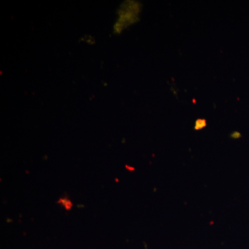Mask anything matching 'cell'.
<instances>
[{"instance_id":"obj_1","label":"cell","mask_w":249,"mask_h":249,"mask_svg":"<svg viewBox=\"0 0 249 249\" xmlns=\"http://www.w3.org/2000/svg\"><path fill=\"white\" fill-rule=\"evenodd\" d=\"M206 124H207V123H206V121L205 120V119H197V120L196 121V124H195V129L199 130V129L204 128Z\"/></svg>"},{"instance_id":"obj_2","label":"cell","mask_w":249,"mask_h":249,"mask_svg":"<svg viewBox=\"0 0 249 249\" xmlns=\"http://www.w3.org/2000/svg\"><path fill=\"white\" fill-rule=\"evenodd\" d=\"M240 137V134L239 132H235L231 134V137L234 139H237Z\"/></svg>"}]
</instances>
